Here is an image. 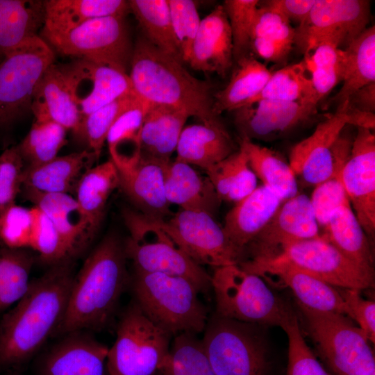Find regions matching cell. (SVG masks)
Instances as JSON below:
<instances>
[{
    "label": "cell",
    "mask_w": 375,
    "mask_h": 375,
    "mask_svg": "<svg viewBox=\"0 0 375 375\" xmlns=\"http://www.w3.org/2000/svg\"><path fill=\"white\" fill-rule=\"evenodd\" d=\"M233 60L228 19L223 6L218 5L201 20L188 63L197 71L224 76Z\"/></svg>",
    "instance_id": "25"
},
{
    "label": "cell",
    "mask_w": 375,
    "mask_h": 375,
    "mask_svg": "<svg viewBox=\"0 0 375 375\" xmlns=\"http://www.w3.org/2000/svg\"><path fill=\"white\" fill-rule=\"evenodd\" d=\"M143 36L153 45L182 62L171 22L168 0H130Z\"/></svg>",
    "instance_id": "41"
},
{
    "label": "cell",
    "mask_w": 375,
    "mask_h": 375,
    "mask_svg": "<svg viewBox=\"0 0 375 375\" xmlns=\"http://www.w3.org/2000/svg\"><path fill=\"white\" fill-rule=\"evenodd\" d=\"M34 257L26 249L0 246V312L15 304L26 292Z\"/></svg>",
    "instance_id": "43"
},
{
    "label": "cell",
    "mask_w": 375,
    "mask_h": 375,
    "mask_svg": "<svg viewBox=\"0 0 375 375\" xmlns=\"http://www.w3.org/2000/svg\"><path fill=\"white\" fill-rule=\"evenodd\" d=\"M71 260L31 281L25 294L0 321V365H19L55 335L66 312L74 277Z\"/></svg>",
    "instance_id": "1"
},
{
    "label": "cell",
    "mask_w": 375,
    "mask_h": 375,
    "mask_svg": "<svg viewBox=\"0 0 375 375\" xmlns=\"http://www.w3.org/2000/svg\"><path fill=\"white\" fill-rule=\"evenodd\" d=\"M98 160L90 150L62 156L35 167H25L22 187L45 193L74 192L81 176Z\"/></svg>",
    "instance_id": "29"
},
{
    "label": "cell",
    "mask_w": 375,
    "mask_h": 375,
    "mask_svg": "<svg viewBox=\"0 0 375 375\" xmlns=\"http://www.w3.org/2000/svg\"><path fill=\"white\" fill-rule=\"evenodd\" d=\"M320 235L310 198L298 193L283 201L270 222L247 248L251 249L252 258L271 257L289 244Z\"/></svg>",
    "instance_id": "18"
},
{
    "label": "cell",
    "mask_w": 375,
    "mask_h": 375,
    "mask_svg": "<svg viewBox=\"0 0 375 375\" xmlns=\"http://www.w3.org/2000/svg\"><path fill=\"white\" fill-rule=\"evenodd\" d=\"M319 101L342 81L344 51L333 42H319L303 60Z\"/></svg>",
    "instance_id": "44"
},
{
    "label": "cell",
    "mask_w": 375,
    "mask_h": 375,
    "mask_svg": "<svg viewBox=\"0 0 375 375\" xmlns=\"http://www.w3.org/2000/svg\"><path fill=\"white\" fill-rule=\"evenodd\" d=\"M190 115L166 105H151L141 131V156L169 162Z\"/></svg>",
    "instance_id": "31"
},
{
    "label": "cell",
    "mask_w": 375,
    "mask_h": 375,
    "mask_svg": "<svg viewBox=\"0 0 375 375\" xmlns=\"http://www.w3.org/2000/svg\"><path fill=\"white\" fill-rule=\"evenodd\" d=\"M374 131L357 128L340 178L350 205L366 234L375 232Z\"/></svg>",
    "instance_id": "17"
},
{
    "label": "cell",
    "mask_w": 375,
    "mask_h": 375,
    "mask_svg": "<svg viewBox=\"0 0 375 375\" xmlns=\"http://www.w3.org/2000/svg\"><path fill=\"white\" fill-rule=\"evenodd\" d=\"M140 98L135 94L122 97L85 117L76 133L88 144L99 159L108 133L117 118Z\"/></svg>",
    "instance_id": "47"
},
{
    "label": "cell",
    "mask_w": 375,
    "mask_h": 375,
    "mask_svg": "<svg viewBox=\"0 0 375 375\" xmlns=\"http://www.w3.org/2000/svg\"><path fill=\"white\" fill-rule=\"evenodd\" d=\"M283 200L261 185L237 202L226 214L223 228L230 240L246 252L247 247L272 219Z\"/></svg>",
    "instance_id": "26"
},
{
    "label": "cell",
    "mask_w": 375,
    "mask_h": 375,
    "mask_svg": "<svg viewBox=\"0 0 375 375\" xmlns=\"http://www.w3.org/2000/svg\"><path fill=\"white\" fill-rule=\"evenodd\" d=\"M347 102L338 105L335 112L318 124L314 132L290 151L289 165L303 181L316 186L340 176L344 163L338 154L335 142L346 126Z\"/></svg>",
    "instance_id": "15"
},
{
    "label": "cell",
    "mask_w": 375,
    "mask_h": 375,
    "mask_svg": "<svg viewBox=\"0 0 375 375\" xmlns=\"http://www.w3.org/2000/svg\"><path fill=\"white\" fill-rule=\"evenodd\" d=\"M277 287L288 288L298 304L307 308L346 315L340 289L276 257H253L238 265Z\"/></svg>",
    "instance_id": "16"
},
{
    "label": "cell",
    "mask_w": 375,
    "mask_h": 375,
    "mask_svg": "<svg viewBox=\"0 0 375 375\" xmlns=\"http://www.w3.org/2000/svg\"><path fill=\"white\" fill-rule=\"evenodd\" d=\"M282 329L288 340L286 375H330L306 342L296 315Z\"/></svg>",
    "instance_id": "50"
},
{
    "label": "cell",
    "mask_w": 375,
    "mask_h": 375,
    "mask_svg": "<svg viewBox=\"0 0 375 375\" xmlns=\"http://www.w3.org/2000/svg\"><path fill=\"white\" fill-rule=\"evenodd\" d=\"M24 168L17 145L0 154V213L15 203L22 191Z\"/></svg>",
    "instance_id": "53"
},
{
    "label": "cell",
    "mask_w": 375,
    "mask_h": 375,
    "mask_svg": "<svg viewBox=\"0 0 375 375\" xmlns=\"http://www.w3.org/2000/svg\"><path fill=\"white\" fill-rule=\"evenodd\" d=\"M165 192L170 205L212 217L222 201L207 176H201L192 165L177 159L170 160L165 167Z\"/></svg>",
    "instance_id": "27"
},
{
    "label": "cell",
    "mask_w": 375,
    "mask_h": 375,
    "mask_svg": "<svg viewBox=\"0 0 375 375\" xmlns=\"http://www.w3.org/2000/svg\"><path fill=\"white\" fill-rule=\"evenodd\" d=\"M119 183L118 170L110 159L89 169L77 183L74 198L94 237L102 222L108 201L119 187Z\"/></svg>",
    "instance_id": "34"
},
{
    "label": "cell",
    "mask_w": 375,
    "mask_h": 375,
    "mask_svg": "<svg viewBox=\"0 0 375 375\" xmlns=\"http://www.w3.org/2000/svg\"><path fill=\"white\" fill-rule=\"evenodd\" d=\"M168 162L141 156L131 167L118 170L119 187L138 211L154 219L165 220L170 214L165 192Z\"/></svg>",
    "instance_id": "24"
},
{
    "label": "cell",
    "mask_w": 375,
    "mask_h": 375,
    "mask_svg": "<svg viewBox=\"0 0 375 375\" xmlns=\"http://www.w3.org/2000/svg\"><path fill=\"white\" fill-rule=\"evenodd\" d=\"M156 220L178 247L201 266L217 268L244 260L246 252L230 240L223 226L209 214L180 209L168 220Z\"/></svg>",
    "instance_id": "12"
},
{
    "label": "cell",
    "mask_w": 375,
    "mask_h": 375,
    "mask_svg": "<svg viewBox=\"0 0 375 375\" xmlns=\"http://www.w3.org/2000/svg\"><path fill=\"white\" fill-rule=\"evenodd\" d=\"M340 292L345 303L347 314L355 320L369 342H375V303L363 299L360 290L342 289Z\"/></svg>",
    "instance_id": "55"
},
{
    "label": "cell",
    "mask_w": 375,
    "mask_h": 375,
    "mask_svg": "<svg viewBox=\"0 0 375 375\" xmlns=\"http://www.w3.org/2000/svg\"><path fill=\"white\" fill-rule=\"evenodd\" d=\"M344 51L342 85L333 98L337 105L362 87L375 82V26L365 29Z\"/></svg>",
    "instance_id": "39"
},
{
    "label": "cell",
    "mask_w": 375,
    "mask_h": 375,
    "mask_svg": "<svg viewBox=\"0 0 375 375\" xmlns=\"http://www.w3.org/2000/svg\"><path fill=\"white\" fill-rule=\"evenodd\" d=\"M33 208L16 203L0 213V246L29 249L33 224Z\"/></svg>",
    "instance_id": "51"
},
{
    "label": "cell",
    "mask_w": 375,
    "mask_h": 375,
    "mask_svg": "<svg viewBox=\"0 0 375 375\" xmlns=\"http://www.w3.org/2000/svg\"><path fill=\"white\" fill-rule=\"evenodd\" d=\"M322 235L353 262L374 269L372 251L366 233L350 204L342 206L331 215Z\"/></svg>",
    "instance_id": "38"
},
{
    "label": "cell",
    "mask_w": 375,
    "mask_h": 375,
    "mask_svg": "<svg viewBox=\"0 0 375 375\" xmlns=\"http://www.w3.org/2000/svg\"><path fill=\"white\" fill-rule=\"evenodd\" d=\"M196 334L175 335L169 351L155 374L157 375H215Z\"/></svg>",
    "instance_id": "45"
},
{
    "label": "cell",
    "mask_w": 375,
    "mask_h": 375,
    "mask_svg": "<svg viewBox=\"0 0 375 375\" xmlns=\"http://www.w3.org/2000/svg\"><path fill=\"white\" fill-rule=\"evenodd\" d=\"M54 60L51 47L37 35L0 63V130L31 110L35 88Z\"/></svg>",
    "instance_id": "11"
},
{
    "label": "cell",
    "mask_w": 375,
    "mask_h": 375,
    "mask_svg": "<svg viewBox=\"0 0 375 375\" xmlns=\"http://www.w3.org/2000/svg\"><path fill=\"white\" fill-rule=\"evenodd\" d=\"M347 100L349 106L353 109L374 113L375 82L362 87Z\"/></svg>",
    "instance_id": "57"
},
{
    "label": "cell",
    "mask_w": 375,
    "mask_h": 375,
    "mask_svg": "<svg viewBox=\"0 0 375 375\" xmlns=\"http://www.w3.org/2000/svg\"><path fill=\"white\" fill-rule=\"evenodd\" d=\"M256 326L217 315L208 319L201 342L215 375H269L267 344Z\"/></svg>",
    "instance_id": "8"
},
{
    "label": "cell",
    "mask_w": 375,
    "mask_h": 375,
    "mask_svg": "<svg viewBox=\"0 0 375 375\" xmlns=\"http://www.w3.org/2000/svg\"><path fill=\"white\" fill-rule=\"evenodd\" d=\"M151 104L139 99L125 110L110 128L106 142L117 170L135 165L141 158V131Z\"/></svg>",
    "instance_id": "36"
},
{
    "label": "cell",
    "mask_w": 375,
    "mask_h": 375,
    "mask_svg": "<svg viewBox=\"0 0 375 375\" xmlns=\"http://www.w3.org/2000/svg\"><path fill=\"white\" fill-rule=\"evenodd\" d=\"M68 66L81 122L101 107L135 93L127 73L82 59Z\"/></svg>",
    "instance_id": "22"
},
{
    "label": "cell",
    "mask_w": 375,
    "mask_h": 375,
    "mask_svg": "<svg viewBox=\"0 0 375 375\" xmlns=\"http://www.w3.org/2000/svg\"><path fill=\"white\" fill-rule=\"evenodd\" d=\"M128 74L133 91L151 105L187 112L202 123L218 120L212 110V86L193 76L182 62L140 36L135 43Z\"/></svg>",
    "instance_id": "3"
},
{
    "label": "cell",
    "mask_w": 375,
    "mask_h": 375,
    "mask_svg": "<svg viewBox=\"0 0 375 375\" xmlns=\"http://www.w3.org/2000/svg\"><path fill=\"white\" fill-rule=\"evenodd\" d=\"M257 0H225L222 4L231 28L236 61L251 51L253 29L259 6Z\"/></svg>",
    "instance_id": "48"
},
{
    "label": "cell",
    "mask_w": 375,
    "mask_h": 375,
    "mask_svg": "<svg viewBox=\"0 0 375 375\" xmlns=\"http://www.w3.org/2000/svg\"><path fill=\"white\" fill-rule=\"evenodd\" d=\"M173 31L182 62H188L201 20L195 3L191 0H168Z\"/></svg>",
    "instance_id": "52"
},
{
    "label": "cell",
    "mask_w": 375,
    "mask_h": 375,
    "mask_svg": "<svg viewBox=\"0 0 375 375\" xmlns=\"http://www.w3.org/2000/svg\"><path fill=\"white\" fill-rule=\"evenodd\" d=\"M205 171L221 201L237 203L258 187L257 177L240 147Z\"/></svg>",
    "instance_id": "40"
},
{
    "label": "cell",
    "mask_w": 375,
    "mask_h": 375,
    "mask_svg": "<svg viewBox=\"0 0 375 375\" xmlns=\"http://www.w3.org/2000/svg\"><path fill=\"white\" fill-rule=\"evenodd\" d=\"M298 306L308 335L334 375L375 373L374 355L369 342L346 315Z\"/></svg>",
    "instance_id": "7"
},
{
    "label": "cell",
    "mask_w": 375,
    "mask_h": 375,
    "mask_svg": "<svg viewBox=\"0 0 375 375\" xmlns=\"http://www.w3.org/2000/svg\"><path fill=\"white\" fill-rule=\"evenodd\" d=\"M261 99L296 102L315 108L319 101L303 60L272 72L252 104Z\"/></svg>",
    "instance_id": "42"
},
{
    "label": "cell",
    "mask_w": 375,
    "mask_h": 375,
    "mask_svg": "<svg viewBox=\"0 0 375 375\" xmlns=\"http://www.w3.org/2000/svg\"><path fill=\"white\" fill-rule=\"evenodd\" d=\"M31 110L35 120L53 122L77 133L81 117L68 64L53 62L46 69L35 88Z\"/></svg>",
    "instance_id": "21"
},
{
    "label": "cell",
    "mask_w": 375,
    "mask_h": 375,
    "mask_svg": "<svg viewBox=\"0 0 375 375\" xmlns=\"http://www.w3.org/2000/svg\"><path fill=\"white\" fill-rule=\"evenodd\" d=\"M310 201L319 227L323 228L335 209L350 204L340 176L315 186Z\"/></svg>",
    "instance_id": "54"
},
{
    "label": "cell",
    "mask_w": 375,
    "mask_h": 375,
    "mask_svg": "<svg viewBox=\"0 0 375 375\" xmlns=\"http://www.w3.org/2000/svg\"><path fill=\"white\" fill-rule=\"evenodd\" d=\"M122 216L129 231L124 251L135 271L184 278L199 292L212 289L211 276L178 247L156 219L129 208L124 210Z\"/></svg>",
    "instance_id": "6"
},
{
    "label": "cell",
    "mask_w": 375,
    "mask_h": 375,
    "mask_svg": "<svg viewBox=\"0 0 375 375\" xmlns=\"http://www.w3.org/2000/svg\"><path fill=\"white\" fill-rule=\"evenodd\" d=\"M67 131L55 122L35 120L17 145L25 167L38 166L58 156V153L67 142Z\"/></svg>",
    "instance_id": "46"
},
{
    "label": "cell",
    "mask_w": 375,
    "mask_h": 375,
    "mask_svg": "<svg viewBox=\"0 0 375 375\" xmlns=\"http://www.w3.org/2000/svg\"><path fill=\"white\" fill-rule=\"evenodd\" d=\"M274 257L338 288L360 291L374 284V269L349 259L322 235L289 244Z\"/></svg>",
    "instance_id": "14"
},
{
    "label": "cell",
    "mask_w": 375,
    "mask_h": 375,
    "mask_svg": "<svg viewBox=\"0 0 375 375\" xmlns=\"http://www.w3.org/2000/svg\"><path fill=\"white\" fill-rule=\"evenodd\" d=\"M24 197L43 212L62 239L70 257L82 253L94 239L74 197L22 188Z\"/></svg>",
    "instance_id": "23"
},
{
    "label": "cell",
    "mask_w": 375,
    "mask_h": 375,
    "mask_svg": "<svg viewBox=\"0 0 375 375\" xmlns=\"http://www.w3.org/2000/svg\"><path fill=\"white\" fill-rule=\"evenodd\" d=\"M235 151L231 136L218 119L184 127L176 149V159L206 170Z\"/></svg>",
    "instance_id": "28"
},
{
    "label": "cell",
    "mask_w": 375,
    "mask_h": 375,
    "mask_svg": "<svg viewBox=\"0 0 375 375\" xmlns=\"http://www.w3.org/2000/svg\"><path fill=\"white\" fill-rule=\"evenodd\" d=\"M135 301L145 316L172 335L204 331L208 310L188 280L161 273L134 271L130 284Z\"/></svg>",
    "instance_id": "4"
},
{
    "label": "cell",
    "mask_w": 375,
    "mask_h": 375,
    "mask_svg": "<svg viewBox=\"0 0 375 375\" xmlns=\"http://www.w3.org/2000/svg\"><path fill=\"white\" fill-rule=\"evenodd\" d=\"M124 243L107 235L90 252L74 275L65 316L56 331L104 329L115 315L120 299L130 284Z\"/></svg>",
    "instance_id": "2"
},
{
    "label": "cell",
    "mask_w": 375,
    "mask_h": 375,
    "mask_svg": "<svg viewBox=\"0 0 375 375\" xmlns=\"http://www.w3.org/2000/svg\"><path fill=\"white\" fill-rule=\"evenodd\" d=\"M316 0H269L262 6L270 8L286 18L290 22L299 24L308 16Z\"/></svg>",
    "instance_id": "56"
},
{
    "label": "cell",
    "mask_w": 375,
    "mask_h": 375,
    "mask_svg": "<svg viewBox=\"0 0 375 375\" xmlns=\"http://www.w3.org/2000/svg\"><path fill=\"white\" fill-rule=\"evenodd\" d=\"M240 138L272 141L284 137L316 114L317 108L296 102L261 99L234 111Z\"/></svg>",
    "instance_id": "19"
},
{
    "label": "cell",
    "mask_w": 375,
    "mask_h": 375,
    "mask_svg": "<svg viewBox=\"0 0 375 375\" xmlns=\"http://www.w3.org/2000/svg\"><path fill=\"white\" fill-rule=\"evenodd\" d=\"M211 285L218 317L282 328L295 315L262 278L238 265L216 268Z\"/></svg>",
    "instance_id": "5"
},
{
    "label": "cell",
    "mask_w": 375,
    "mask_h": 375,
    "mask_svg": "<svg viewBox=\"0 0 375 375\" xmlns=\"http://www.w3.org/2000/svg\"><path fill=\"white\" fill-rule=\"evenodd\" d=\"M44 22V1L0 0V63L28 40Z\"/></svg>",
    "instance_id": "32"
},
{
    "label": "cell",
    "mask_w": 375,
    "mask_h": 375,
    "mask_svg": "<svg viewBox=\"0 0 375 375\" xmlns=\"http://www.w3.org/2000/svg\"><path fill=\"white\" fill-rule=\"evenodd\" d=\"M88 333L62 335L44 355L40 375H104L109 347Z\"/></svg>",
    "instance_id": "20"
},
{
    "label": "cell",
    "mask_w": 375,
    "mask_h": 375,
    "mask_svg": "<svg viewBox=\"0 0 375 375\" xmlns=\"http://www.w3.org/2000/svg\"><path fill=\"white\" fill-rule=\"evenodd\" d=\"M226 86L213 95L212 110L219 115L250 106L265 87L272 72L251 54L237 61Z\"/></svg>",
    "instance_id": "33"
},
{
    "label": "cell",
    "mask_w": 375,
    "mask_h": 375,
    "mask_svg": "<svg viewBox=\"0 0 375 375\" xmlns=\"http://www.w3.org/2000/svg\"><path fill=\"white\" fill-rule=\"evenodd\" d=\"M41 35L52 49L62 55L125 73L130 68L133 47L124 17L96 18L63 33Z\"/></svg>",
    "instance_id": "10"
},
{
    "label": "cell",
    "mask_w": 375,
    "mask_h": 375,
    "mask_svg": "<svg viewBox=\"0 0 375 375\" xmlns=\"http://www.w3.org/2000/svg\"><path fill=\"white\" fill-rule=\"evenodd\" d=\"M371 375H375V373H374V374H371Z\"/></svg>",
    "instance_id": "58"
},
{
    "label": "cell",
    "mask_w": 375,
    "mask_h": 375,
    "mask_svg": "<svg viewBox=\"0 0 375 375\" xmlns=\"http://www.w3.org/2000/svg\"><path fill=\"white\" fill-rule=\"evenodd\" d=\"M295 29L278 12L259 6L254 22L251 51L267 62L283 63L294 45Z\"/></svg>",
    "instance_id": "35"
},
{
    "label": "cell",
    "mask_w": 375,
    "mask_h": 375,
    "mask_svg": "<svg viewBox=\"0 0 375 375\" xmlns=\"http://www.w3.org/2000/svg\"><path fill=\"white\" fill-rule=\"evenodd\" d=\"M33 208L34 217L29 249L36 251L42 262L51 266L72 260L53 223L38 208L34 206Z\"/></svg>",
    "instance_id": "49"
},
{
    "label": "cell",
    "mask_w": 375,
    "mask_h": 375,
    "mask_svg": "<svg viewBox=\"0 0 375 375\" xmlns=\"http://www.w3.org/2000/svg\"><path fill=\"white\" fill-rule=\"evenodd\" d=\"M240 148L244 151L251 169L262 185L283 201L299 193L295 174L278 152L247 138H240Z\"/></svg>",
    "instance_id": "37"
},
{
    "label": "cell",
    "mask_w": 375,
    "mask_h": 375,
    "mask_svg": "<svg viewBox=\"0 0 375 375\" xmlns=\"http://www.w3.org/2000/svg\"><path fill=\"white\" fill-rule=\"evenodd\" d=\"M369 15V1L316 0L307 18L294 28V45L304 56L324 41L344 49L367 28Z\"/></svg>",
    "instance_id": "13"
},
{
    "label": "cell",
    "mask_w": 375,
    "mask_h": 375,
    "mask_svg": "<svg viewBox=\"0 0 375 375\" xmlns=\"http://www.w3.org/2000/svg\"><path fill=\"white\" fill-rule=\"evenodd\" d=\"M130 12L124 0H45L44 22L41 34H59L89 20Z\"/></svg>",
    "instance_id": "30"
},
{
    "label": "cell",
    "mask_w": 375,
    "mask_h": 375,
    "mask_svg": "<svg viewBox=\"0 0 375 375\" xmlns=\"http://www.w3.org/2000/svg\"><path fill=\"white\" fill-rule=\"evenodd\" d=\"M171 338L133 301L122 313L116 340L108 349V375L154 374L169 351Z\"/></svg>",
    "instance_id": "9"
}]
</instances>
